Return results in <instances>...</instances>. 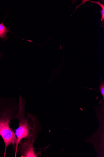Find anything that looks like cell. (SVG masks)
Instances as JSON below:
<instances>
[{
  "label": "cell",
  "mask_w": 104,
  "mask_h": 157,
  "mask_svg": "<svg viewBox=\"0 0 104 157\" xmlns=\"http://www.w3.org/2000/svg\"><path fill=\"white\" fill-rule=\"evenodd\" d=\"M25 99L19 95V109L16 117L19 121L18 127L14 130L17 139L15 150V157L19 144L23 139H24V141L22 142V145L24 147L33 148L34 143L41 130L40 124L35 115L27 113L25 116Z\"/></svg>",
  "instance_id": "6da1fadb"
},
{
  "label": "cell",
  "mask_w": 104,
  "mask_h": 157,
  "mask_svg": "<svg viewBox=\"0 0 104 157\" xmlns=\"http://www.w3.org/2000/svg\"><path fill=\"white\" fill-rule=\"evenodd\" d=\"M19 109V103L16 98L0 97V136L5 144L4 157L9 146H13L15 150L17 138L10 124L11 121L16 118Z\"/></svg>",
  "instance_id": "7a4b0ae2"
},
{
  "label": "cell",
  "mask_w": 104,
  "mask_h": 157,
  "mask_svg": "<svg viewBox=\"0 0 104 157\" xmlns=\"http://www.w3.org/2000/svg\"><path fill=\"white\" fill-rule=\"evenodd\" d=\"M7 14V13L6 14L3 21L0 23V39L4 41H6L9 39L8 36V33L9 32H11L14 35H16L10 30L9 27H6L4 24V21Z\"/></svg>",
  "instance_id": "3957f363"
},
{
  "label": "cell",
  "mask_w": 104,
  "mask_h": 157,
  "mask_svg": "<svg viewBox=\"0 0 104 157\" xmlns=\"http://www.w3.org/2000/svg\"><path fill=\"white\" fill-rule=\"evenodd\" d=\"M101 82L99 85V88L100 92H101V95L102 96L103 99L102 100L104 99V82L101 78Z\"/></svg>",
  "instance_id": "277c9868"
},
{
  "label": "cell",
  "mask_w": 104,
  "mask_h": 157,
  "mask_svg": "<svg viewBox=\"0 0 104 157\" xmlns=\"http://www.w3.org/2000/svg\"><path fill=\"white\" fill-rule=\"evenodd\" d=\"M4 56V54L3 52L0 50V59H2L3 58Z\"/></svg>",
  "instance_id": "5b68a950"
}]
</instances>
